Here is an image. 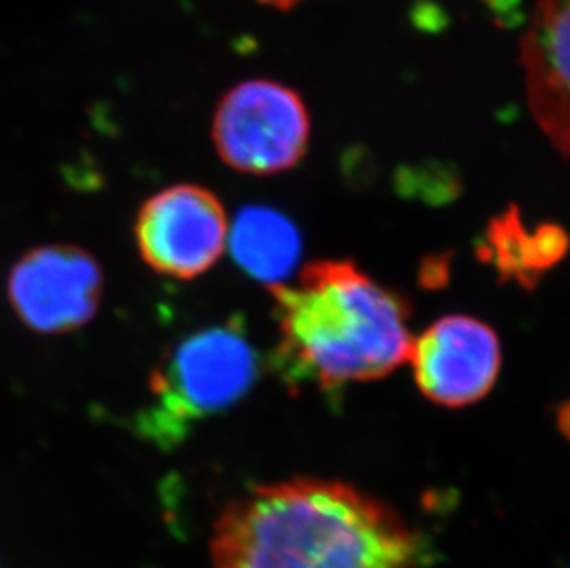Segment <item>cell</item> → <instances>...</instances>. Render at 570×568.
Returning <instances> with one entry per match:
<instances>
[{
    "label": "cell",
    "mask_w": 570,
    "mask_h": 568,
    "mask_svg": "<svg viewBox=\"0 0 570 568\" xmlns=\"http://www.w3.org/2000/svg\"><path fill=\"white\" fill-rule=\"evenodd\" d=\"M288 384L379 381L410 360L409 306L350 261H317L296 284L269 286Z\"/></svg>",
    "instance_id": "obj_2"
},
{
    "label": "cell",
    "mask_w": 570,
    "mask_h": 568,
    "mask_svg": "<svg viewBox=\"0 0 570 568\" xmlns=\"http://www.w3.org/2000/svg\"><path fill=\"white\" fill-rule=\"evenodd\" d=\"M521 65L535 123L570 159V0H535Z\"/></svg>",
    "instance_id": "obj_8"
},
{
    "label": "cell",
    "mask_w": 570,
    "mask_h": 568,
    "mask_svg": "<svg viewBox=\"0 0 570 568\" xmlns=\"http://www.w3.org/2000/svg\"><path fill=\"white\" fill-rule=\"evenodd\" d=\"M410 362L429 401L462 408L484 399L501 371L495 331L469 316H445L414 340Z\"/></svg>",
    "instance_id": "obj_7"
},
{
    "label": "cell",
    "mask_w": 570,
    "mask_h": 568,
    "mask_svg": "<svg viewBox=\"0 0 570 568\" xmlns=\"http://www.w3.org/2000/svg\"><path fill=\"white\" fill-rule=\"evenodd\" d=\"M135 238L140 257L157 274L194 280L213 268L226 249V209L198 185L165 188L142 205Z\"/></svg>",
    "instance_id": "obj_5"
},
{
    "label": "cell",
    "mask_w": 570,
    "mask_h": 568,
    "mask_svg": "<svg viewBox=\"0 0 570 568\" xmlns=\"http://www.w3.org/2000/svg\"><path fill=\"white\" fill-rule=\"evenodd\" d=\"M258 4L274 6L277 10H291L294 6L299 4L303 0H255Z\"/></svg>",
    "instance_id": "obj_11"
},
{
    "label": "cell",
    "mask_w": 570,
    "mask_h": 568,
    "mask_svg": "<svg viewBox=\"0 0 570 568\" xmlns=\"http://www.w3.org/2000/svg\"><path fill=\"white\" fill-rule=\"evenodd\" d=\"M558 427H560L561 434L566 435L567 440L570 441V401L566 402L560 408L558 413Z\"/></svg>",
    "instance_id": "obj_10"
},
{
    "label": "cell",
    "mask_w": 570,
    "mask_h": 568,
    "mask_svg": "<svg viewBox=\"0 0 570 568\" xmlns=\"http://www.w3.org/2000/svg\"><path fill=\"white\" fill-rule=\"evenodd\" d=\"M215 568H426L425 548L390 506L350 483L258 486L216 520Z\"/></svg>",
    "instance_id": "obj_1"
},
{
    "label": "cell",
    "mask_w": 570,
    "mask_h": 568,
    "mask_svg": "<svg viewBox=\"0 0 570 568\" xmlns=\"http://www.w3.org/2000/svg\"><path fill=\"white\" fill-rule=\"evenodd\" d=\"M102 270L75 246H45L13 266L8 283L11 306L27 327L43 334L70 333L97 314Z\"/></svg>",
    "instance_id": "obj_6"
},
{
    "label": "cell",
    "mask_w": 570,
    "mask_h": 568,
    "mask_svg": "<svg viewBox=\"0 0 570 568\" xmlns=\"http://www.w3.org/2000/svg\"><path fill=\"white\" fill-rule=\"evenodd\" d=\"M233 255L255 280L275 286L296 266L302 241L288 218L263 207H252L237 216L232 233Z\"/></svg>",
    "instance_id": "obj_9"
},
{
    "label": "cell",
    "mask_w": 570,
    "mask_h": 568,
    "mask_svg": "<svg viewBox=\"0 0 570 568\" xmlns=\"http://www.w3.org/2000/svg\"><path fill=\"white\" fill-rule=\"evenodd\" d=\"M257 356L243 329L222 325L179 343L151 376L154 404L140 430L159 445H176L194 421L226 410L248 393Z\"/></svg>",
    "instance_id": "obj_3"
},
{
    "label": "cell",
    "mask_w": 570,
    "mask_h": 568,
    "mask_svg": "<svg viewBox=\"0 0 570 568\" xmlns=\"http://www.w3.org/2000/svg\"><path fill=\"white\" fill-rule=\"evenodd\" d=\"M311 118L296 91L269 80H249L222 98L213 140L222 161L235 170L272 176L302 161Z\"/></svg>",
    "instance_id": "obj_4"
}]
</instances>
